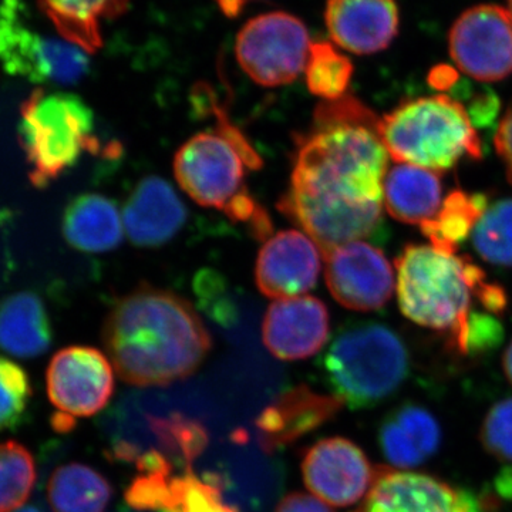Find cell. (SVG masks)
Returning a JSON list of instances; mask_svg holds the SVG:
<instances>
[{
	"mask_svg": "<svg viewBox=\"0 0 512 512\" xmlns=\"http://www.w3.org/2000/svg\"><path fill=\"white\" fill-rule=\"evenodd\" d=\"M375 473L365 451L345 437L319 440L302 460L306 488L333 507L359 503L369 493Z\"/></svg>",
	"mask_w": 512,
	"mask_h": 512,
	"instance_id": "12",
	"label": "cell"
},
{
	"mask_svg": "<svg viewBox=\"0 0 512 512\" xmlns=\"http://www.w3.org/2000/svg\"><path fill=\"white\" fill-rule=\"evenodd\" d=\"M0 67L33 83L72 86L90 70L89 55L64 39L46 37L30 28L23 0L0 3Z\"/></svg>",
	"mask_w": 512,
	"mask_h": 512,
	"instance_id": "8",
	"label": "cell"
},
{
	"mask_svg": "<svg viewBox=\"0 0 512 512\" xmlns=\"http://www.w3.org/2000/svg\"><path fill=\"white\" fill-rule=\"evenodd\" d=\"M330 318L325 303L313 296L279 299L262 323L265 348L281 360L308 359L328 342Z\"/></svg>",
	"mask_w": 512,
	"mask_h": 512,
	"instance_id": "16",
	"label": "cell"
},
{
	"mask_svg": "<svg viewBox=\"0 0 512 512\" xmlns=\"http://www.w3.org/2000/svg\"><path fill=\"white\" fill-rule=\"evenodd\" d=\"M50 402L60 413L90 417L113 397V367L109 357L90 346H69L50 360L46 372Z\"/></svg>",
	"mask_w": 512,
	"mask_h": 512,
	"instance_id": "11",
	"label": "cell"
},
{
	"mask_svg": "<svg viewBox=\"0 0 512 512\" xmlns=\"http://www.w3.org/2000/svg\"><path fill=\"white\" fill-rule=\"evenodd\" d=\"M379 443L393 467L399 470L419 467L439 451V421L423 407L404 404L383 421Z\"/></svg>",
	"mask_w": 512,
	"mask_h": 512,
	"instance_id": "20",
	"label": "cell"
},
{
	"mask_svg": "<svg viewBox=\"0 0 512 512\" xmlns=\"http://www.w3.org/2000/svg\"><path fill=\"white\" fill-rule=\"evenodd\" d=\"M15 512H42L39 508H36L35 505H28V507L19 508L18 511Z\"/></svg>",
	"mask_w": 512,
	"mask_h": 512,
	"instance_id": "43",
	"label": "cell"
},
{
	"mask_svg": "<svg viewBox=\"0 0 512 512\" xmlns=\"http://www.w3.org/2000/svg\"><path fill=\"white\" fill-rule=\"evenodd\" d=\"M474 295L477 296L481 305L490 312L500 313L507 308V293H505L503 286L487 284L484 281L477 286Z\"/></svg>",
	"mask_w": 512,
	"mask_h": 512,
	"instance_id": "38",
	"label": "cell"
},
{
	"mask_svg": "<svg viewBox=\"0 0 512 512\" xmlns=\"http://www.w3.org/2000/svg\"><path fill=\"white\" fill-rule=\"evenodd\" d=\"M342 407L335 394H320L303 384L293 387L256 420L259 444L268 454L291 446L332 420Z\"/></svg>",
	"mask_w": 512,
	"mask_h": 512,
	"instance_id": "18",
	"label": "cell"
},
{
	"mask_svg": "<svg viewBox=\"0 0 512 512\" xmlns=\"http://www.w3.org/2000/svg\"><path fill=\"white\" fill-rule=\"evenodd\" d=\"M503 369L505 376H507V379L510 380V383L512 384V342L511 345L508 346L507 350H505L503 356Z\"/></svg>",
	"mask_w": 512,
	"mask_h": 512,
	"instance_id": "42",
	"label": "cell"
},
{
	"mask_svg": "<svg viewBox=\"0 0 512 512\" xmlns=\"http://www.w3.org/2000/svg\"><path fill=\"white\" fill-rule=\"evenodd\" d=\"M320 249L308 235L288 229L266 239L256 259L259 291L272 299L298 298L318 282Z\"/></svg>",
	"mask_w": 512,
	"mask_h": 512,
	"instance_id": "15",
	"label": "cell"
},
{
	"mask_svg": "<svg viewBox=\"0 0 512 512\" xmlns=\"http://www.w3.org/2000/svg\"><path fill=\"white\" fill-rule=\"evenodd\" d=\"M188 212L177 192L157 175L143 178L124 207L127 237L136 247L157 248L181 231Z\"/></svg>",
	"mask_w": 512,
	"mask_h": 512,
	"instance_id": "19",
	"label": "cell"
},
{
	"mask_svg": "<svg viewBox=\"0 0 512 512\" xmlns=\"http://www.w3.org/2000/svg\"><path fill=\"white\" fill-rule=\"evenodd\" d=\"M467 113L473 126L490 127L500 113V100L491 90H484L471 99Z\"/></svg>",
	"mask_w": 512,
	"mask_h": 512,
	"instance_id": "35",
	"label": "cell"
},
{
	"mask_svg": "<svg viewBox=\"0 0 512 512\" xmlns=\"http://www.w3.org/2000/svg\"><path fill=\"white\" fill-rule=\"evenodd\" d=\"M36 484L32 453L18 441L0 443V512L18 511Z\"/></svg>",
	"mask_w": 512,
	"mask_h": 512,
	"instance_id": "29",
	"label": "cell"
},
{
	"mask_svg": "<svg viewBox=\"0 0 512 512\" xmlns=\"http://www.w3.org/2000/svg\"><path fill=\"white\" fill-rule=\"evenodd\" d=\"M508 12H510V15L512 16V0H508Z\"/></svg>",
	"mask_w": 512,
	"mask_h": 512,
	"instance_id": "44",
	"label": "cell"
},
{
	"mask_svg": "<svg viewBox=\"0 0 512 512\" xmlns=\"http://www.w3.org/2000/svg\"><path fill=\"white\" fill-rule=\"evenodd\" d=\"M130 0H39L40 9L66 42L87 55L103 46L101 23L120 18Z\"/></svg>",
	"mask_w": 512,
	"mask_h": 512,
	"instance_id": "24",
	"label": "cell"
},
{
	"mask_svg": "<svg viewBox=\"0 0 512 512\" xmlns=\"http://www.w3.org/2000/svg\"><path fill=\"white\" fill-rule=\"evenodd\" d=\"M311 37L298 16L284 10L248 20L235 40V56L249 79L264 87L291 84L305 72Z\"/></svg>",
	"mask_w": 512,
	"mask_h": 512,
	"instance_id": "9",
	"label": "cell"
},
{
	"mask_svg": "<svg viewBox=\"0 0 512 512\" xmlns=\"http://www.w3.org/2000/svg\"><path fill=\"white\" fill-rule=\"evenodd\" d=\"M473 244L484 261L512 266V200H503L485 210L473 231Z\"/></svg>",
	"mask_w": 512,
	"mask_h": 512,
	"instance_id": "30",
	"label": "cell"
},
{
	"mask_svg": "<svg viewBox=\"0 0 512 512\" xmlns=\"http://www.w3.org/2000/svg\"><path fill=\"white\" fill-rule=\"evenodd\" d=\"M50 423H52L53 429H55L57 433H70V431L76 427L74 417L60 412L53 414Z\"/></svg>",
	"mask_w": 512,
	"mask_h": 512,
	"instance_id": "40",
	"label": "cell"
},
{
	"mask_svg": "<svg viewBox=\"0 0 512 512\" xmlns=\"http://www.w3.org/2000/svg\"><path fill=\"white\" fill-rule=\"evenodd\" d=\"M325 261L326 285L343 308L357 312L377 311L392 298V265L373 245L349 242L336 248Z\"/></svg>",
	"mask_w": 512,
	"mask_h": 512,
	"instance_id": "14",
	"label": "cell"
},
{
	"mask_svg": "<svg viewBox=\"0 0 512 512\" xmlns=\"http://www.w3.org/2000/svg\"><path fill=\"white\" fill-rule=\"evenodd\" d=\"M111 495L107 478L82 463L57 467L47 483V501L53 512H104Z\"/></svg>",
	"mask_w": 512,
	"mask_h": 512,
	"instance_id": "25",
	"label": "cell"
},
{
	"mask_svg": "<svg viewBox=\"0 0 512 512\" xmlns=\"http://www.w3.org/2000/svg\"><path fill=\"white\" fill-rule=\"evenodd\" d=\"M353 63L332 43L312 42L306 62V86L309 92L325 101L342 99L353 77Z\"/></svg>",
	"mask_w": 512,
	"mask_h": 512,
	"instance_id": "28",
	"label": "cell"
},
{
	"mask_svg": "<svg viewBox=\"0 0 512 512\" xmlns=\"http://www.w3.org/2000/svg\"><path fill=\"white\" fill-rule=\"evenodd\" d=\"M195 92L210 106L217 130L202 131L185 141L175 154V178L201 207L225 212L229 220L249 225L255 238L268 239L274 228L271 217L245 187V170H261L262 158L208 84H198Z\"/></svg>",
	"mask_w": 512,
	"mask_h": 512,
	"instance_id": "3",
	"label": "cell"
},
{
	"mask_svg": "<svg viewBox=\"0 0 512 512\" xmlns=\"http://www.w3.org/2000/svg\"><path fill=\"white\" fill-rule=\"evenodd\" d=\"M409 352L397 333L380 323L340 332L326 350L323 370L333 393L352 409H372L409 375Z\"/></svg>",
	"mask_w": 512,
	"mask_h": 512,
	"instance_id": "7",
	"label": "cell"
},
{
	"mask_svg": "<svg viewBox=\"0 0 512 512\" xmlns=\"http://www.w3.org/2000/svg\"><path fill=\"white\" fill-rule=\"evenodd\" d=\"M488 208L484 194H466L461 190L450 192L433 220L421 224L424 237L431 247L443 254H456L458 245L473 234L474 228Z\"/></svg>",
	"mask_w": 512,
	"mask_h": 512,
	"instance_id": "26",
	"label": "cell"
},
{
	"mask_svg": "<svg viewBox=\"0 0 512 512\" xmlns=\"http://www.w3.org/2000/svg\"><path fill=\"white\" fill-rule=\"evenodd\" d=\"M382 119L353 96L322 101L295 137L291 185L278 210L318 245L323 258L382 225L389 153Z\"/></svg>",
	"mask_w": 512,
	"mask_h": 512,
	"instance_id": "1",
	"label": "cell"
},
{
	"mask_svg": "<svg viewBox=\"0 0 512 512\" xmlns=\"http://www.w3.org/2000/svg\"><path fill=\"white\" fill-rule=\"evenodd\" d=\"M439 175L412 164L393 167L384 180V204L390 217L404 224H424L441 208Z\"/></svg>",
	"mask_w": 512,
	"mask_h": 512,
	"instance_id": "23",
	"label": "cell"
},
{
	"mask_svg": "<svg viewBox=\"0 0 512 512\" xmlns=\"http://www.w3.org/2000/svg\"><path fill=\"white\" fill-rule=\"evenodd\" d=\"M467 256L447 255L427 245H407L396 259L397 298L403 315L417 325L447 332L450 345L466 355L471 286Z\"/></svg>",
	"mask_w": 512,
	"mask_h": 512,
	"instance_id": "6",
	"label": "cell"
},
{
	"mask_svg": "<svg viewBox=\"0 0 512 512\" xmlns=\"http://www.w3.org/2000/svg\"><path fill=\"white\" fill-rule=\"evenodd\" d=\"M19 140L30 165V183L46 188L73 167L84 153L110 154L94 134V114L79 96L37 89L20 107Z\"/></svg>",
	"mask_w": 512,
	"mask_h": 512,
	"instance_id": "4",
	"label": "cell"
},
{
	"mask_svg": "<svg viewBox=\"0 0 512 512\" xmlns=\"http://www.w3.org/2000/svg\"><path fill=\"white\" fill-rule=\"evenodd\" d=\"M353 512H483V501L439 478L380 466L365 500Z\"/></svg>",
	"mask_w": 512,
	"mask_h": 512,
	"instance_id": "13",
	"label": "cell"
},
{
	"mask_svg": "<svg viewBox=\"0 0 512 512\" xmlns=\"http://www.w3.org/2000/svg\"><path fill=\"white\" fill-rule=\"evenodd\" d=\"M275 512H333L319 498L305 493H291L282 498Z\"/></svg>",
	"mask_w": 512,
	"mask_h": 512,
	"instance_id": "37",
	"label": "cell"
},
{
	"mask_svg": "<svg viewBox=\"0 0 512 512\" xmlns=\"http://www.w3.org/2000/svg\"><path fill=\"white\" fill-rule=\"evenodd\" d=\"M458 83V73L456 69L450 66L434 67L429 74V84L433 89L439 92H453Z\"/></svg>",
	"mask_w": 512,
	"mask_h": 512,
	"instance_id": "39",
	"label": "cell"
},
{
	"mask_svg": "<svg viewBox=\"0 0 512 512\" xmlns=\"http://www.w3.org/2000/svg\"><path fill=\"white\" fill-rule=\"evenodd\" d=\"M63 235L83 252H107L123 241V221L116 202L100 194L74 198L63 215Z\"/></svg>",
	"mask_w": 512,
	"mask_h": 512,
	"instance_id": "22",
	"label": "cell"
},
{
	"mask_svg": "<svg viewBox=\"0 0 512 512\" xmlns=\"http://www.w3.org/2000/svg\"><path fill=\"white\" fill-rule=\"evenodd\" d=\"M103 345L123 382L154 387L194 375L212 338L190 301L140 285L114 303L104 320Z\"/></svg>",
	"mask_w": 512,
	"mask_h": 512,
	"instance_id": "2",
	"label": "cell"
},
{
	"mask_svg": "<svg viewBox=\"0 0 512 512\" xmlns=\"http://www.w3.org/2000/svg\"><path fill=\"white\" fill-rule=\"evenodd\" d=\"M503 336L504 330L500 320L484 313H470L466 333V355L484 353L497 348Z\"/></svg>",
	"mask_w": 512,
	"mask_h": 512,
	"instance_id": "34",
	"label": "cell"
},
{
	"mask_svg": "<svg viewBox=\"0 0 512 512\" xmlns=\"http://www.w3.org/2000/svg\"><path fill=\"white\" fill-rule=\"evenodd\" d=\"M191 467L170 478L157 512H239L222 500L221 478L197 476Z\"/></svg>",
	"mask_w": 512,
	"mask_h": 512,
	"instance_id": "27",
	"label": "cell"
},
{
	"mask_svg": "<svg viewBox=\"0 0 512 512\" xmlns=\"http://www.w3.org/2000/svg\"><path fill=\"white\" fill-rule=\"evenodd\" d=\"M380 136L394 161L429 170H450L464 156L481 158L466 107L447 94L403 101L383 117Z\"/></svg>",
	"mask_w": 512,
	"mask_h": 512,
	"instance_id": "5",
	"label": "cell"
},
{
	"mask_svg": "<svg viewBox=\"0 0 512 512\" xmlns=\"http://www.w3.org/2000/svg\"><path fill=\"white\" fill-rule=\"evenodd\" d=\"M150 426L161 446L171 456L184 461L185 467L192 466L208 446V433L198 421L187 419L181 414H171L167 419L151 417Z\"/></svg>",
	"mask_w": 512,
	"mask_h": 512,
	"instance_id": "31",
	"label": "cell"
},
{
	"mask_svg": "<svg viewBox=\"0 0 512 512\" xmlns=\"http://www.w3.org/2000/svg\"><path fill=\"white\" fill-rule=\"evenodd\" d=\"M480 440L491 456L512 461V397L491 407L481 426Z\"/></svg>",
	"mask_w": 512,
	"mask_h": 512,
	"instance_id": "33",
	"label": "cell"
},
{
	"mask_svg": "<svg viewBox=\"0 0 512 512\" xmlns=\"http://www.w3.org/2000/svg\"><path fill=\"white\" fill-rule=\"evenodd\" d=\"M218 3L228 16L235 15L242 8V0H218Z\"/></svg>",
	"mask_w": 512,
	"mask_h": 512,
	"instance_id": "41",
	"label": "cell"
},
{
	"mask_svg": "<svg viewBox=\"0 0 512 512\" xmlns=\"http://www.w3.org/2000/svg\"><path fill=\"white\" fill-rule=\"evenodd\" d=\"M53 332L42 299L20 292L0 302V349L19 359L42 356L52 345Z\"/></svg>",
	"mask_w": 512,
	"mask_h": 512,
	"instance_id": "21",
	"label": "cell"
},
{
	"mask_svg": "<svg viewBox=\"0 0 512 512\" xmlns=\"http://www.w3.org/2000/svg\"><path fill=\"white\" fill-rule=\"evenodd\" d=\"M32 397L26 370L0 356V433L16 430L25 423Z\"/></svg>",
	"mask_w": 512,
	"mask_h": 512,
	"instance_id": "32",
	"label": "cell"
},
{
	"mask_svg": "<svg viewBox=\"0 0 512 512\" xmlns=\"http://www.w3.org/2000/svg\"><path fill=\"white\" fill-rule=\"evenodd\" d=\"M325 25L340 49L375 55L399 35V6L396 0H328Z\"/></svg>",
	"mask_w": 512,
	"mask_h": 512,
	"instance_id": "17",
	"label": "cell"
},
{
	"mask_svg": "<svg viewBox=\"0 0 512 512\" xmlns=\"http://www.w3.org/2000/svg\"><path fill=\"white\" fill-rule=\"evenodd\" d=\"M494 143L498 154L503 158L508 180L512 184V104L505 113L504 119L501 120L500 126H498Z\"/></svg>",
	"mask_w": 512,
	"mask_h": 512,
	"instance_id": "36",
	"label": "cell"
},
{
	"mask_svg": "<svg viewBox=\"0 0 512 512\" xmlns=\"http://www.w3.org/2000/svg\"><path fill=\"white\" fill-rule=\"evenodd\" d=\"M448 50L458 69L477 82L494 83L512 74V16L498 5L473 6L448 33Z\"/></svg>",
	"mask_w": 512,
	"mask_h": 512,
	"instance_id": "10",
	"label": "cell"
}]
</instances>
